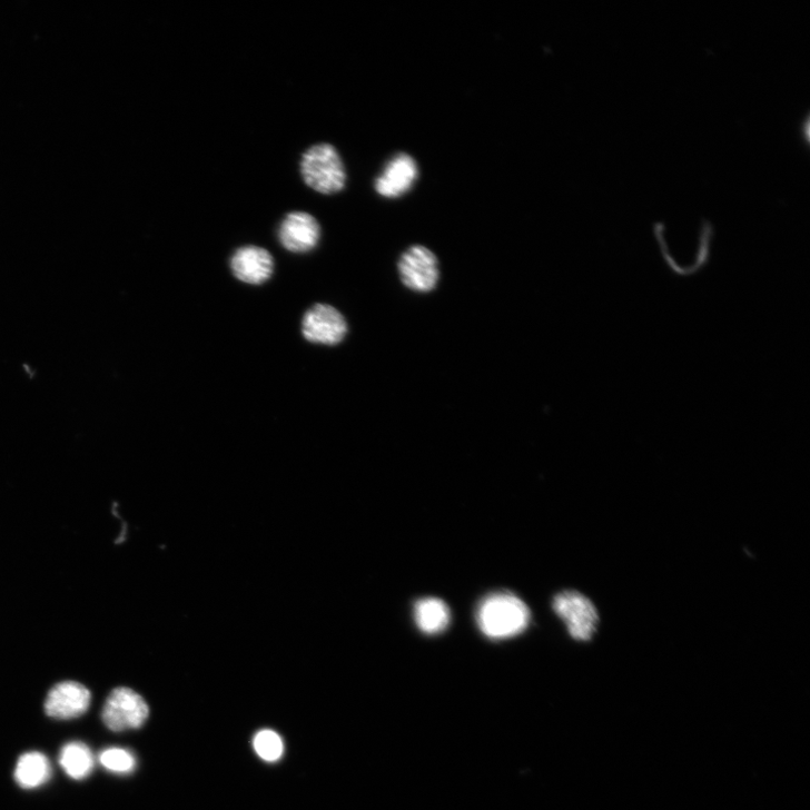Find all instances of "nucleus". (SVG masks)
Returning a JSON list of instances; mask_svg holds the SVG:
<instances>
[{
    "label": "nucleus",
    "instance_id": "nucleus-8",
    "mask_svg": "<svg viewBox=\"0 0 810 810\" xmlns=\"http://www.w3.org/2000/svg\"><path fill=\"white\" fill-rule=\"evenodd\" d=\"M91 693L81 683L63 681L48 693L45 709L48 717L57 720H73L83 715L90 705Z\"/></svg>",
    "mask_w": 810,
    "mask_h": 810
},
{
    "label": "nucleus",
    "instance_id": "nucleus-13",
    "mask_svg": "<svg viewBox=\"0 0 810 810\" xmlns=\"http://www.w3.org/2000/svg\"><path fill=\"white\" fill-rule=\"evenodd\" d=\"M59 763L65 772L75 780L86 779L95 765L90 749L81 742L66 744L60 752Z\"/></svg>",
    "mask_w": 810,
    "mask_h": 810
},
{
    "label": "nucleus",
    "instance_id": "nucleus-15",
    "mask_svg": "<svg viewBox=\"0 0 810 810\" xmlns=\"http://www.w3.org/2000/svg\"><path fill=\"white\" fill-rule=\"evenodd\" d=\"M99 762L106 769L117 773H130L136 768V759L129 751L115 748L99 754Z\"/></svg>",
    "mask_w": 810,
    "mask_h": 810
},
{
    "label": "nucleus",
    "instance_id": "nucleus-12",
    "mask_svg": "<svg viewBox=\"0 0 810 810\" xmlns=\"http://www.w3.org/2000/svg\"><path fill=\"white\" fill-rule=\"evenodd\" d=\"M52 776L48 758L40 752L23 754L16 769V780L24 789H34L47 783Z\"/></svg>",
    "mask_w": 810,
    "mask_h": 810
},
{
    "label": "nucleus",
    "instance_id": "nucleus-7",
    "mask_svg": "<svg viewBox=\"0 0 810 810\" xmlns=\"http://www.w3.org/2000/svg\"><path fill=\"white\" fill-rule=\"evenodd\" d=\"M419 176V167L408 154H397L385 165L375 179L374 188L384 198H398L413 189Z\"/></svg>",
    "mask_w": 810,
    "mask_h": 810
},
{
    "label": "nucleus",
    "instance_id": "nucleus-10",
    "mask_svg": "<svg viewBox=\"0 0 810 810\" xmlns=\"http://www.w3.org/2000/svg\"><path fill=\"white\" fill-rule=\"evenodd\" d=\"M234 275L241 281L260 285L268 280L274 270V259L264 248L246 246L238 249L231 258Z\"/></svg>",
    "mask_w": 810,
    "mask_h": 810
},
{
    "label": "nucleus",
    "instance_id": "nucleus-3",
    "mask_svg": "<svg viewBox=\"0 0 810 810\" xmlns=\"http://www.w3.org/2000/svg\"><path fill=\"white\" fill-rule=\"evenodd\" d=\"M553 608L574 640H592L599 625V615L589 597L576 591H564L554 597Z\"/></svg>",
    "mask_w": 810,
    "mask_h": 810
},
{
    "label": "nucleus",
    "instance_id": "nucleus-4",
    "mask_svg": "<svg viewBox=\"0 0 810 810\" xmlns=\"http://www.w3.org/2000/svg\"><path fill=\"white\" fill-rule=\"evenodd\" d=\"M148 717L149 707L146 700L126 686L117 688L110 693L101 713L105 724L113 732L140 729Z\"/></svg>",
    "mask_w": 810,
    "mask_h": 810
},
{
    "label": "nucleus",
    "instance_id": "nucleus-6",
    "mask_svg": "<svg viewBox=\"0 0 810 810\" xmlns=\"http://www.w3.org/2000/svg\"><path fill=\"white\" fill-rule=\"evenodd\" d=\"M347 333L344 316L327 304H316L302 322L304 338L314 344L335 346L345 339Z\"/></svg>",
    "mask_w": 810,
    "mask_h": 810
},
{
    "label": "nucleus",
    "instance_id": "nucleus-2",
    "mask_svg": "<svg viewBox=\"0 0 810 810\" xmlns=\"http://www.w3.org/2000/svg\"><path fill=\"white\" fill-rule=\"evenodd\" d=\"M300 174L309 187L325 195L342 191L347 182L343 159L329 144L314 146L303 155Z\"/></svg>",
    "mask_w": 810,
    "mask_h": 810
},
{
    "label": "nucleus",
    "instance_id": "nucleus-11",
    "mask_svg": "<svg viewBox=\"0 0 810 810\" xmlns=\"http://www.w3.org/2000/svg\"><path fill=\"white\" fill-rule=\"evenodd\" d=\"M415 620L419 630L425 634H439L450 626V608L444 601L436 597L419 600L415 605Z\"/></svg>",
    "mask_w": 810,
    "mask_h": 810
},
{
    "label": "nucleus",
    "instance_id": "nucleus-14",
    "mask_svg": "<svg viewBox=\"0 0 810 810\" xmlns=\"http://www.w3.org/2000/svg\"><path fill=\"white\" fill-rule=\"evenodd\" d=\"M257 754L267 762L279 760L284 752L280 737L270 730L260 731L254 739Z\"/></svg>",
    "mask_w": 810,
    "mask_h": 810
},
{
    "label": "nucleus",
    "instance_id": "nucleus-9",
    "mask_svg": "<svg viewBox=\"0 0 810 810\" xmlns=\"http://www.w3.org/2000/svg\"><path fill=\"white\" fill-rule=\"evenodd\" d=\"M281 246L294 254L314 250L322 237V228L315 217L307 213H292L283 220L279 233Z\"/></svg>",
    "mask_w": 810,
    "mask_h": 810
},
{
    "label": "nucleus",
    "instance_id": "nucleus-1",
    "mask_svg": "<svg viewBox=\"0 0 810 810\" xmlns=\"http://www.w3.org/2000/svg\"><path fill=\"white\" fill-rule=\"evenodd\" d=\"M530 622L529 606L513 593L491 594L478 606V628L485 636L493 640L516 636L527 629Z\"/></svg>",
    "mask_w": 810,
    "mask_h": 810
},
{
    "label": "nucleus",
    "instance_id": "nucleus-5",
    "mask_svg": "<svg viewBox=\"0 0 810 810\" xmlns=\"http://www.w3.org/2000/svg\"><path fill=\"white\" fill-rule=\"evenodd\" d=\"M397 268L402 283L418 293L435 289L441 276L436 255L421 245L404 251Z\"/></svg>",
    "mask_w": 810,
    "mask_h": 810
}]
</instances>
